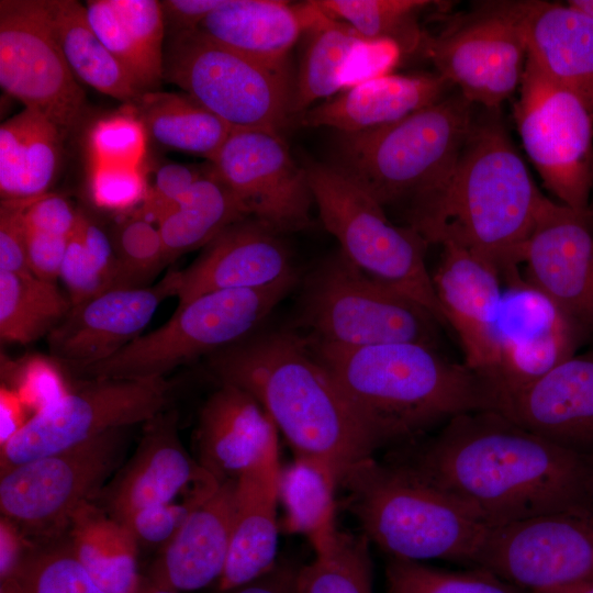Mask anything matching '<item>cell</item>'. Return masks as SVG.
<instances>
[{
	"instance_id": "6da1fadb",
	"label": "cell",
	"mask_w": 593,
	"mask_h": 593,
	"mask_svg": "<svg viewBox=\"0 0 593 593\" xmlns=\"http://www.w3.org/2000/svg\"><path fill=\"white\" fill-rule=\"evenodd\" d=\"M393 458L451 495L489 527L593 505V459L495 410L458 415Z\"/></svg>"
},
{
	"instance_id": "7a4b0ae2",
	"label": "cell",
	"mask_w": 593,
	"mask_h": 593,
	"mask_svg": "<svg viewBox=\"0 0 593 593\" xmlns=\"http://www.w3.org/2000/svg\"><path fill=\"white\" fill-rule=\"evenodd\" d=\"M499 110L475 114L450 175L406 220L428 244L456 242L508 281L519 276L545 195Z\"/></svg>"
},
{
	"instance_id": "3957f363",
	"label": "cell",
	"mask_w": 593,
	"mask_h": 593,
	"mask_svg": "<svg viewBox=\"0 0 593 593\" xmlns=\"http://www.w3.org/2000/svg\"><path fill=\"white\" fill-rule=\"evenodd\" d=\"M208 366L220 383L244 390L264 407L295 457L325 466L338 484L373 457L365 425L304 336L251 334L208 356Z\"/></svg>"
},
{
	"instance_id": "277c9868",
	"label": "cell",
	"mask_w": 593,
	"mask_h": 593,
	"mask_svg": "<svg viewBox=\"0 0 593 593\" xmlns=\"http://www.w3.org/2000/svg\"><path fill=\"white\" fill-rule=\"evenodd\" d=\"M306 340L343 390L376 450L414 443L458 415L495 410L488 380L445 358L437 347L418 343L346 347Z\"/></svg>"
},
{
	"instance_id": "5b68a950",
	"label": "cell",
	"mask_w": 593,
	"mask_h": 593,
	"mask_svg": "<svg viewBox=\"0 0 593 593\" xmlns=\"http://www.w3.org/2000/svg\"><path fill=\"white\" fill-rule=\"evenodd\" d=\"M362 535L390 558L475 564L490 527L451 495L405 466L373 457L339 483Z\"/></svg>"
},
{
	"instance_id": "8992f818",
	"label": "cell",
	"mask_w": 593,
	"mask_h": 593,
	"mask_svg": "<svg viewBox=\"0 0 593 593\" xmlns=\"http://www.w3.org/2000/svg\"><path fill=\"white\" fill-rule=\"evenodd\" d=\"M474 107L457 90L394 123L337 132L331 165L384 208L405 204L409 213L450 175L473 125Z\"/></svg>"
},
{
	"instance_id": "52a82bcc",
	"label": "cell",
	"mask_w": 593,
	"mask_h": 593,
	"mask_svg": "<svg viewBox=\"0 0 593 593\" xmlns=\"http://www.w3.org/2000/svg\"><path fill=\"white\" fill-rule=\"evenodd\" d=\"M296 282L298 273L293 272L264 288L201 294L178 305L160 327L74 374L85 381L165 378L181 365L208 357L254 334Z\"/></svg>"
},
{
	"instance_id": "ba28073f",
	"label": "cell",
	"mask_w": 593,
	"mask_h": 593,
	"mask_svg": "<svg viewBox=\"0 0 593 593\" xmlns=\"http://www.w3.org/2000/svg\"><path fill=\"white\" fill-rule=\"evenodd\" d=\"M313 202L340 251L362 272L423 305L447 327L425 264L428 243L393 224L368 191L331 164L305 167Z\"/></svg>"
},
{
	"instance_id": "9c48e42d",
	"label": "cell",
	"mask_w": 593,
	"mask_h": 593,
	"mask_svg": "<svg viewBox=\"0 0 593 593\" xmlns=\"http://www.w3.org/2000/svg\"><path fill=\"white\" fill-rule=\"evenodd\" d=\"M301 305L309 339L346 347H437L438 321L423 305L358 269L340 250L310 275Z\"/></svg>"
},
{
	"instance_id": "30bf717a",
	"label": "cell",
	"mask_w": 593,
	"mask_h": 593,
	"mask_svg": "<svg viewBox=\"0 0 593 593\" xmlns=\"http://www.w3.org/2000/svg\"><path fill=\"white\" fill-rule=\"evenodd\" d=\"M164 78L233 130L281 135L293 113L287 69L267 66L223 46L199 29L170 35Z\"/></svg>"
},
{
	"instance_id": "8fae6325",
	"label": "cell",
	"mask_w": 593,
	"mask_h": 593,
	"mask_svg": "<svg viewBox=\"0 0 593 593\" xmlns=\"http://www.w3.org/2000/svg\"><path fill=\"white\" fill-rule=\"evenodd\" d=\"M127 429H111L69 449L1 472L2 516L21 532L46 540L67 532L76 511L93 501L119 469Z\"/></svg>"
},
{
	"instance_id": "7c38bea8",
	"label": "cell",
	"mask_w": 593,
	"mask_h": 593,
	"mask_svg": "<svg viewBox=\"0 0 593 593\" xmlns=\"http://www.w3.org/2000/svg\"><path fill=\"white\" fill-rule=\"evenodd\" d=\"M524 149L558 202L591 211L593 118L569 90L526 59L514 107Z\"/></svg>"
},
{
	"instance_id": "4fadbf2b",
	"label": "cell",
	"mask_w": 593,
	"mask_h": 593,
	"mask_svg": "<svg viewBox=\"0 0 593 593\" xmlns=\"http://www.w3.org/2000/svg\"><path fill=\"white\" fill-rule=\"evenodd\" d=\"M172 384L152 380L98 379L51 402L0 445V473L91 440L103 433L146 423L168 409Z\"/></svg>"
},
{
	"instance_id": "5bb4252c",
	"label": "cell",
	"mask_w": 593,
	"mask_h": 593,
	"mask_svg": "<svg viewBox=\"0 0 593 593\" xmlns=\"http://www.w3.org/2000/svg\"><path fill=\"white\" fill-rule=\"evenodd\" d=\"M422 51L471 103L499 109L519 87L526 65L521 1L483 2L437 35L426 34Z\"/></svg>"
},
{
	"instance_id": "9a60e30c",
	"label": "cell",
	"mask_w": 593,
	"mask_h": 593,
	"mask_svg": "<svg viewBox=\"0 0 593 593\" xmlns=\"http://www.w3.org/2000/svg\"><path fill=\"white\" fill-rule=\"evenodd\" d=\"M475 566L529 593L593 583V505L490 527Z\"/></svg>"
},
{
	"instance_id": "2e32d148",
	"label": "cell",
	"mask_w": 593,
	"mask_h": 593,
	"mask_svg": "<svg viewBox=\"0 0 593 593\" xmlns=\"http://www.w3.org/2000/svg\"><path fill=\"white\" fill-rule=\"evenodd\" d=\"M0 85L64 137L80 126L86 94L57 42L47 0L0 1Z\"/></svg>"
},
{
	"instance_id": "e0dca14e",
	"label": "cell",
	"mask_w": 593,
	"mask_h": 593,
	"mask_svg": "<svg viewBox=\"0 0 593 593\" xmlns=\"http://www.w3.org/2000/svg\"><path fill=\"white\" fill-rule=\"evenodd\" d=\"M210 167L248 216L278 233L310 224L314 202L306 170L294 161L280 134L232 130Z\"/></svg>"
},
{
	"instance_id": "ac0fdd59",
	"label": "cell",
	"mask_w": 593,
	"mask_h": 593,
	"mask_svg": "<svg viewBox=\"0 0 593 593\" xmlns=\"http://www.w3.org/2000/svg\"><path fill=\"white\" fill-rule=\"evenodd\" d=\"M506 284L496 324L497 365L489 381L495 410L575 355L584 339L562 309L521 275Z\"/></svg>"
},
{
	"instance_id": "d6986e66",
	"label": "cell",
	"mask_w": 593,
	"mask_h": 593,
	"mask_svg": "<svg viewBox=\"0 0 593 593\" xmlns=\"http://www.w3.org/2000/svg\"><path fill=\"white\" fill-rule=\"evenodd\" d=\"M178 421L169 407L147 421L135 452L92 502L122 523L147 507L209 496L220 483L189 455Z\"/></svg>"
},
{
	"instance_id": "ffe728a7",
	"label": "cell",
	"mask_w": 593,
	"mask_h": 593,
	"mask_svg": "<svg viewBox=\"0 0 593 593\" xmlns=\"http://www.w3.org/2000/svg\"><path fill=\"white\" fill-rule=\"evenodd\" d=\"M525 279L593 335V213L545 197L528 239Z\"/></svg>"
},
{
	"instance_id": "44dd1931",
	"label": "cell",
	"mask_w": 593,
	"mask_h": 593,
	"mask_svg": "<svg viewBox=\"0 0 593 593\" xmlns=\"http://www.w3.org/2000/svg\"><path fill=\"white\" fill-rule=\"evenodd\" d=\"M180 270L153 286L116 288L72 305L47 335L52 358L72 373L103 361L142 335L158 306L177 296Z\"/></svg>"
},
{
	"instance_id": "7402d4cb",
	"label": "cell",
	"mask_w": 593,
	"mask_h": 593,
	"mask_svg": "<svg viewBox=\"0 0 593 593\" xmlns=\"http://www.w3.org/2000/svg\"><path fill=\"white\" fill-rule=\"evenodd\" d=\"M278 429L264 407L227 383L208 398L195 429L197 461L219 483L279 469Z\"/></svg>"
},
{
	"instance_id": "603a6c76",
	"label": "cell",
	"mask_w": 593,
	"mask_h": 593,
	"mask_svg": "<svg viewBox=\"0 0 593 593\" xmlns=\"http://www.w3.org/2000/svg\"><path fill=\"white\" fill-rule=\"evenodd\" d=\"M432 281L447 326L462 346L465 365L488 380L497 365L496 324L502 300L501 277L462 245L439 244Z\"/></svg>"
},
{
	"instance_id": "cb8c5ba5",
	"label": "cell",
	"mask_w": 593,
	"mask_h": 593,
	"mask_svg": "<svg viewBox=\"0 0 593 593\" xmlns=\"http://www.w3.org/2000/svg\"><path fill=\"white\" fill-rule=\"evenodd\" d=\"M524 428L593 459V350L573 355L495 410Z\"/></svg>"
},
{
	"instance_id": "d4e9b609",
	"label": "cell",
	"mask_w": 593,
	"mask_h": 593,
	"mask_svg": "<svg viewBox=\"0 0 593 593\" xmlns=\"http://www.w3.org/2000/svg\"><path fill=\"white\" fill-rule=\"evenodd\" d=\"M280 234L250 216L231 224L180 270L178 305L208 292L264 288L296 272Z\"/></svg>"
},
{
	"instance_id": "484cf974",
	"label": "cell",
	"mask_w": 593,
	"mask_h": 593,
	"mask_svg": "<svg viewBox=\"0 0 593 593\" xmlns=\"http://www.w3.org/2000/svg\"><path fill=\"white\" fill-rule=\"evenodd\" d=\"M236 481L219 486L160 548L144 585L175 592L202 589L220 580L227 559Z\"/></svg>"
},
{
	"instance_id": "4316f807",
	"label": "cell",
	"mask_w": 593,
	"mask_h": 593,
	"mask_svg": "<svg viewBox=\"0 0 593 593\" xmlns=\"http://www.w3.org/2000/svg\"><path fill=\"white\" fill-rule=\"evenodd\" d=\"M438 74H383L359 81L301 115L307 127L358 133L394 123L448 94Z\"/></svg>"
},
{
	"instance_id": "83f0119b",
	"label": "cell",
	"mask_w": 593,
	"mask_h": 593,
	"mask_svg": "<svg viewBox=\"0 0 593 593\" xmlns=\"http://www.w3.org/2000/svg\"><path fill=\"white\" fill-rule=\"evenodd\" d=\"M527 60L572 92L593 118V19L568 4L521 1Z\"/></svg>"
},
{
	"instance_id": "f1b7e54d",
	"label": "cell",
	"mask_w": 593,
	"mask_h": 593,
	"mask_svg": "<svg viewBox=\"0 0 593 593\" xmlns=\"http://www.w3.org/2000/svg\"><path fill=\"white\" fill-rule=\"evenodd\" d=\"M314 11L312 1L225 0L198 29L251 59L287 69L289 52L305 33Z\"/></svg>"
},
{
	"instance_id": "f546056e",
	"label": "cell",
	"mask_w": 593,
	"mask_h": 593,
	"mask_svg": "<svg viewBox=\"0 0 593 593\" xmlns=\"http://www.w3.org/2000/svg\"><path fill=\"white\" fill-rule=\"evenodd\" d=\"M280 471L253 472L236 481L228 553L217 581L223 593L267 573L278 562Z\"/></svg>"
},
{
	"instance_id": "4dcf8cb0",
	"label": "cell",
	"mask_w": 593,
	"mask_h": 593,
	"mask_svg": "<svg viewBox=\"0 0 593 593\" xmlns=\"http://www.w3.org/2000/svg\"><path fill=\"white\" fill-rule=\"evenodd\" d=\"M90 26L144 93L164 78L166 25L160 1L90 0Z\"/></svg>"
},
{
	"instance_id": "1f68e13d",
	"label": "cell",
	"mask_w": 593,
	"mask_h": 593,
	"mask_svg": "<svg viewBox=\"0 0 593 593\" xmlns=\"http://www.w3.org/2000/svg\"><path fill=\"white\" fill-rule=\"evenodd\" d=\"M64 135L43 114L24 108L0 126L1 200L48 193L59 171Z\"/></svg>"
},
{
	"instance_id": "d6a6232c",
	"label": "cell",
	"mask_w": 593,
	"mask_h": 593,
	"mask_svg": "<svg viewBox=\"0 0 593 593\" xmlns=\"http://www.w3.org/2000/svg\"><path fill=\"white\" fill-rule=\"evenodd\" d=\"M66 534L77 558L104 592H142L138 545L122 523L90 501L76 511Z\"/></svg>"
},
{
	"instance_id": "836d02e7",
	"label": "cell",
	"mask_w": 593,
	"mask_h": 593,
	"mask_svg": "<svg viewBox=\"0 0 593 593\" xmlns=\"http://www.w3.org/2000/svg\"><path fill=\"white\" fill-rule=\"evenodd\" d=\"M55 36L75 77L126 104L144 94L89 24L86 7L75 0H47Z\"/></svg>"
},
{
	"instance_id": "e575fe53",
	"label": "cell",
	"mask_w": 593,
	"mask_h": 593,
	"mask_svg": "<svg viewBox=\"0 0 593 593\" xmlns=\"http://www.w3.org/2000/svg\"><path fill=\"white\" fill-rule=\"evenodd\" d=\"M313 19L294 83L293 113L303 114L315 101L345 87L347 69L365 40L347 23L322 11L314 1Z\"/></svg>"
},
{
	"instance_id": "d590c367",
	"label": "cell",
	"mask_w": 593,
	"mask_h": 593,
	"mask_svg": "<svg viewBox=\"0 0 593 593\" xmlns=\"http://www.w3.org/2000/svg\"><path fill=\"white\" fill-rule=\"evenodd\" d=\"M247 213L209 166L181 200L158 223L168 262L206 246Z\"/></svg>"
},
{
	"instance_id": "8d00e7d4",
	"label": "cell",
	"mask_w": 593,
	"mask_h": 593,
	"mask_svg": "<svg viewBox=\"0 0 593 593\" xmlns=\"http://www.w3.org/2000/svg\"><path fill=\"white\" fill-rule=\"evenodd\" d=\"M134 107L158 145L209 161L233 130L187 93L146 92Z\"/></svg>"
},
{
	"instance_id": "74e56055",
	"label": "cell",
	"mask_w": 593,
	"mask_h": 593,
	"mask_svg": "<svg viewBox=\"0 0 593 593\" xmlns=\"http://www.w3.org/2000/svg\"><path fill=\"white\" fill-rule=\"evenodd\" d=\"M337 480L323 465L295 457L279 478V500L284 507L283 527L309 537L315 551L335 538V488Z\"/></svg>"
},
{
	"instance_id": "f35d334b",
	"label": "cell",
	"mask_w": 593,
	"mask_h": 593,
	"mask_svg": "<svg viewBox=\"0 0 593 593\" xmlns=\"http://www.w3.org/2000/svg\"><path fill=\"white\" fill-rule=\"evenodd\" d=\"M72 303L56 282L33 273L0 270V337L26 345L47 336L69 313Z\"/></svg>"
},
{
	"instance_id": "ab89813d",
	"label": "cell",
	"mask_w": 593,
	"mask_h": 593,
	"mask_svg": "<svg viewBox=\"0 0 593 593\" xmlns=\"http://www.w3.org/2000/svg\"><path fill=\"white\" fill-rule=\"evenodd\" d=\"M328 15L338 19L369 42H389L401 54L423 48L426 34L418 14L432 4L426 0H314Z\"/></svg>"
},
{
	"instance_id": "60d3db41",
	"label": "cell",
	"mask_w": 593,
	"mask_h": 593,
	"mask_svg": "<svg viewBox=\"0 0 593 593\" xmlns=\"http://www.w3.org/2000/svg\"><path fill=\"white\" fill-rule=\"evenodd\" d=\"M61 536L32 545L1 580L0 593H107L79 561L67 534Z\"/></svg>"
},
{
	"instance_id": "b9f144b4",
	"label": "cell",
	"mask_w": 593,
	"mask_h": 593,
	"mask_svg": "<svg viewBox=\"0 0 593 593\" xmlns=\"http://www.w3.org/2000/svg\"><path fill=\"white\" fill-rule=\"evenodd\" d=\"M315 559L299 569L298 593H374L369 540L337 532Z\"/></svg>"
},
{
	"instance_id": "7bdbcfd3",
	"label": "cell",
	"mask_w": 593,
	"mask_h": 593,
	"mask_svg": "<svg viewBox=\"0 0 593 593\" xmlns=\"http://www.w3.org/2000/svg\"><path fill=\"white\" fill-rule=\"evenodd\" d=\"M385 575L388 593H524L482 568L450 571L418 561L390 558Z\"/></svg>"
},
{
	"instance_id": "ee69618b",
	"label": "cell",
	"mask_w": 593,
	"mask_h": 593,
	"mask_svg": "<svg viewBox=\"0 0 593 593\" xmlns=\"http://www.w3.org/2000/svg\"><path fill=\"white\" fill-rule=\"evenodd\" d=\"M118 261L116 288H142L169 265L157 224L135 214L111 233Z\"/></svg>"
},
{
	"instance_id": "f6af8a7d",
	"label": "cell",
	"mask_w": 593,
	"mask_h": 593,
	"mask_svg": "<svg viewBox=\"0 0 593 593\" xmlns=\"http://www.w3.org/2000/svg\"><path fill=\"white\" fill-rule=\"evenodd\" d=\"M147 131L134 104L99 119L87 136L90 165L141 167L146 154Z\"/></svg>"
},
{
	"instance_id": "bcb514c9",
	"label": "cell",
	"mask_w": 593,
	"mask_h": 593,
	"mask_svg": "<svg viewBox=\"0 0 593 593\" xmlns=\"http://www.w3.org/2000/svg\"><path fill=\"white\" fill-rule=\"evenodd\" d=\"M88 190L97 208L126 211L143 202L148 187L141 167L90 165Z\"/></svg>"
},
{
	"instance_id": "7dc6e473",
	"label": "cell",
	"mask_w": 593,
	"mask_h": 593,
	"mask_svg": "<svg viewBox=\"0 0 593 593\" xmlns=\"http://www.w3.org/2000/svg\"><path fill=\"white\" fill-rule=\"evenodd\" d=\"M206 497L147 507L135 512L122 524L131 532L137 545L160 546L161 548L174 537L189 514Z\"/></svg>"
},
{
	"instance_id": "c3c4849f",
	"label": "cell",
	"mask_w": 593,
	"mask_h": 593,
	"mask_svg": "<svg viewBox=\"0 0 593 593\" xmlns=\"http://www.w3.org/2000/svg\"><path fill=\"white\" fill-rule=\"evenodd\" d=\"M201 175V170L177 163L160 166L134 214L157 224L181 202Z\"/></svg>"
},
{
	"instance_id": "681fc988",
	"label": "cell",
	"mask_w": 593,
	"mask_h": 593,
	"mask_svg": "<svg viewBox=\"0 0 593 593\" xmlns=\"http://www.w3.org/2000/svg\"><path fill=\"white\" fill-rule=\"evenodd\" d=\"M16 392L24 405L35 413L68 391L57 365L45 357H31L19 366Z\"/></svg>"
},
{
	"instance_id": "f907efd6",
	"label": "cell",
	"mask_w": 593,
	"mask_h": 593,
	"mask_svg": "<svg viewBox=\"0 0 593 593\" xmlns=\"http://www.w3.org/2000/svg\"><path fill=\"white\" fill-rule=\"evenodd\" d=\"M59 279L64 282L72 305L109 290L107 280L75 231L68 242Z\"/></svg>"
},
{
	"instance_id": "816d5d0a",
	"label": "cell",
	"mask_w": 593,
	"mask_h": 593,
	"mask_svg": "<svg viewBox=\"0 0 593 593\" xmlns=\"http://www.w3.org/2000/svg\"><path fill=\"white\" fill-rule=\"evenodd\" d=\"M29 202L30 200H1V271L32 273L27 262L26 226L24 221V211Z\"/></svg>"
},
{
	"instance_id": "f5cc1de1",
	"label": "cell",
	"mask_w": 593,
	"mask_h": 593,
	"mask_svg": "<svg viewBox=\"0 0 593 593\" xmlns=\"http://www.w3.org/2000/svg\"><path fill=\"white\" fill-rule=\"evenodd\" d=\"M79 209L57 193H46L30 200L24 211L29 230L70 237L78 222Z\"/></svg>"
},
{
	"instance_id": "db71d44e",
	"label": "cell",
	"mask_w": 593,
	"mask_h": 593,
	"mask_svg": "<svg viewBox=\"0 0 593 593\" xmlns=\"http://www.w3.org/2000/svg\"><path fill=\"white\" fill-rule=\"evenodd\" d=\"M70 237L26 228L27 262L31 272L43 280L56 282Z\"/></svg>"
},
{
	"instance_id": "11a10c76",
	"label": "cell",
	"mask_w": 593,
	"mask_h": 593,
	"mask_svg": "<svg viewBox=\"0 0 593 593\" xmlns=\"http://www.w3.org/2000/svg\"><path fill=\"white\" fill-rule=\"evenodd\" d=\"M225 0H165L160 1L166 31L170 35L195 30Z\"/></svg>"
},
{
	"instance_id": "9f6ffc18",
	"label": "cell",
	"mask_w": 593,
	"mask_h": 593,
	"mask_svg": "<svg viewBox=\"0 0 593 593\" xmlns=\"http://www.w3.org/2000/svg\"><path fill=\"white\" fill-rule=\"evenodd\" d=\"M299 569L282 561L267 573L225 593H298Z\"/></svg>"
},
{
	"instance_id": "6f0895ef",
	"label": "cell",
	"mask_w": 593,
	"mask_h": 593,
	"mask_svg": "<svg viewBox=\"0 0 593 593\" xmlns=\"http://www.w3.org/2000/svg\"><path fill=\"white\" fill-rule=\"evenodd\" d=\"M32 544H29L19 527L2 516L0 522V579L7 578L19 566Z\"/></svg>"
},
{
	"instance_id": "680465c9",
	"label": "cell",
	"mask_w": 593,
	"mask_h": 593,
	"mask_svg": "<svg viewBox=\"0 0 593 593\" xmlns=\"http://www.w3.org/2000/svg\"><path fill=\"white\" fill-rule=\"evenodd\" d=\"M24 404L15 391L9 390L7 387H1L0 392V414H1V433L0 445L7 443L15 435L23 425L24 421Z\"/></svg>"
},
{
	"instance_id": "91938a15",
	"label": "cell",
	"mask_w": 593,
	"mask_h": 593,
	"mask_svg": "<svg viewBox=\"0 0 593 593\" xmlns=\"http://www.w3.org/2000/svg\"><path fill=\"white\" fill-rule=\"evenodd\" d=\"M567 4L593 19V0H570Z\"/></svg>"
},
{
	"instance_id": "94428289",
	"label": "cell",
	"mask_w": 593,
	"mask_h": 593,
	"mask_svg": "<svg viewBox=\"0 0 593 593\" xmlns=\"http://www.w3.org/2000/svg\"><path fill=\"white\" fill-rule=\"evenodd\" d=\"M551 593H593V583H586Z\"/></svg>"
},
{
	"instance_id": "6125c7cd",
	"label": "cell",
	"mask_w": 593,
	"mask_h": 593,
	"mask_svg": "<svg viewBox=\"0 0 593 593\" xmlns=\"http://www.w3.org/2000/svg\"><path fill=\"white\" fill-rule=\"evenodd\" d=\"M141 593H179V592L165 590V589L149 588V586L144 585Z\"/></svg>"
},
{
	"instance_id": "be15d7a7",
	"label": "cell",
	"mask_w": 593,
	"mask_h": 593,
	"mask_svg": "<svg viewBox=\"0 0 593 593\" xmlns=\"http://www.w3.org/2000/svg\"><path fill=\"white\" fill-rule=\"evenodd\" d=\"M591 211H592V213H593V205H591Z\"/></svg>"
}]
</instances>
